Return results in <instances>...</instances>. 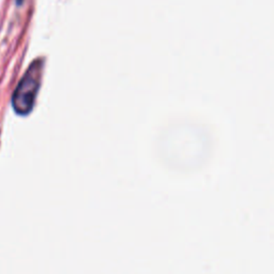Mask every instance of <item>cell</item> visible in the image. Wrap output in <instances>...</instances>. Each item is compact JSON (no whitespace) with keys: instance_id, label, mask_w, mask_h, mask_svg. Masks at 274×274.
Here are the masks:
<instances>
[{"instance_id":"cell-1","label":"cell","mask_w":274,"mask_h":274,"mask_svg":"<svg viewBox=\"0 0 274 274\" xmlns=\"http://www.w3.org/2000/svg\"><path fill=\"white\" fill-rule=\"evenodd\" d=\"M42 69V61H34L18 83L13 95H12V106L16 114L26 116L32 110L41 85Z\"/></svg>"}]
</instances>
